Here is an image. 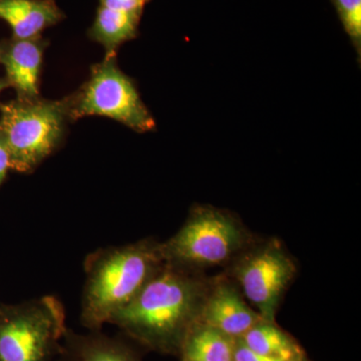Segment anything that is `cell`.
<instances>
[{
	"instance_id": "13",
	"label": "cell",
	"mask_w": 361,
	"mask_h": 361,
	"mask_svg": "<svg viewBox=\"0 0 361 361\" xmlns=\"http://www.w3.org/2000/svg\"><path fill=\"white\" fill-rule=\"evenodd\" d=\"M236 341L198 322L188 334L179 355L180 360L192 361H233Z\"/></svg>"
},
{
	"instance_id": "6",
	"label": "cell",
	"mask_w": 361,
	"mask_h": 361,
	"mask_svg": "<svg viewBox=\"0 0 361 361\" xmlns=\"http://www.w3.org/2000/svg\"><path fill=\"white\" fill-rule=\"evenodd\" d=\"M242 242L243 235L231 217L215 209L199 208L160 249L166 263L216 265L231 257Z\"/></svg>"
},
{
	"instance_id": "21",
	"label": "cell",
	"mask_w": 361,
	"mask_h": 361,
	"mask_svg": "<svg viewBox=\"0 0 361 361\" xmlns=\"http://www.w3.org/2000/svg\"><path fill=\"white\" fill-rule=\"evenodd\" d=\"M180 361H192V360H180Z\"/></svg>"
},
{
	"instance_id": "3",
	"label": "cell",
	"mask_w": 361,
	"mask_h": 361,
	"mask_svg": "<svg viewBox=\"0 0 361 361\" xmlns=\"http://www.w3.org/2000/svg\"><path fill=\"white\" fill-rule=\"evenodd\" d=\"M70 99H16L0 104V135L11 170L30 173L58 148L65 133Z\"/></svg>"
},
{
	"instance_id": "7",
	"label": "cell",
	"mask_w": 361,
	"mask_h": 361,
	"mask_svg": "<svg viewBox=\"0 0 361 361\" xmlns=\"http://www.w3.org/2000/svg\"><path fill=\"white\" fill-rule=\"evenodd\" d=\"M294 274L291 259L279 247L271 245L247 256L237 269L247 298L267 322H274L278 303Z\"/></svg>"
},
{
	"instance_id": "5",
	"label": "cell",
	"mask_w": 361,
	"mask_h": 361,
	"mask_svg": "<svg viewBox=\"0 0 361 361\" xmlns=\"http://www.w3.org/2000/svg\"><path fill=\"white\" fill-rule=\"evenodd\" d=\"M68 116L71 118L106 116L137 133L156 129L155 118L142 101L134 82L118 68L116 56H106L92 68L89 82L75 101H70Z\"/></svg>"
},
{
	"instance_id": "16",
	"label": "cell",
	"mask_w": 361,
	"mask_h": 361,
	"mask_svg": "<svg viewBox=\"0 0 361 361\" xmlns=\"http://www.w3.org/2000/svg\"><path fill=\"white\" fill-rule=\"evenodd\" d=\"M233 361H284L279 358L271 357V356L260 355L256 351L252 350L248 346L241 341V338H237L236 345H235L234 355H233Z\"/></svg>"
},
{
	"instance_id": "2",
	"label": "cell",
	"mask_w": 361,
	"mask_h": 361,
	"mask_svg": "<svg viewBox=\"0 0 361 361\" xmlns=\"http://www.w3.org/2000/svg\"><path fill=\"white\" fill-rule=\"evenodd\" d=\"M164 263L160 244L147 240L106 247L89 254L84 263L80 324L87 330L103 329L137 295Z\"/></svg>"
},
{
	"instance_id": "10",
	"label": "cell",
	"mask_w": 361,
	"mask_h": 361,
	"mask_svg": "<svg viewBox=\"0 0 361 361\" xmlns=\"http://www.w3.org/2000/svg\"><path fill=\"white\" fill-rule=\"evenodd\" d=\"M59 361H141L134 348L123 339L101 330L78 334L66 329L61 341Z\"/></svg>"
},
{
	"instance_id": "19",
	"label": "cell",
	"mask_w": 361,
	"mask_h": 361,
	"mask_svg": "<svg viewBox=\"0 0 361 361\" xmlns=\"http://www.w3.org/2000/svg\"><path fill=\"white\" fill-rule=\"evenodd\" d=\"M6 87H8L6 80H4V78H0V92H1L4 89H6Z\"/></svg>"
},
{
	"instance_id": "4",
	"label": "cell",
	"mask_w": 361,
	"mask_h": 361,
	"mask_svg": "<svg viewBox=\"0 0 361 361\" xmlns=\"http://www.w3.org/2000/svg\"><path fill=\"white\" fill-rule=\"evenodd\" d=\"M66 320L65 306L54 295L0 306V361H51Z\"/></svg>"
},
{
	"instance_id": "15",
	"label": "cell",
	"mask_w": 361,
	"mask_h": 361,
	"mask_svg": "<svg viewBox=\"0 0 361 361\" xmlns=\"http://www.w3.org/2000/svg\"><path fill=\"white\" fill-rule=\"evenodd\" d=\"M339 20L355 47L358 59L361 54V0H331Z\"/></svg>"
},
{
	"instance_id": "18",
	"label": "cell",
	"mask_w": 361,
	"mask_h": 361,
	"mask_svg": "<svg viewBox=\"0 0 361 361\" xmlns=\"http://www.w3.org/2000/svg\"><path fill=\"white\" fill-rule=\"evenodd\" d=\"M11 170V161L4 140L0 135V186L6 180L7 173Z\"/></svg>"
},
{
	"instance_id": "12",
	"label": "cell",
	"mask_w": 361,
	"mask_h": 361,
	"mask_svg": "<svg viewBox=\"0 0 361 361\" xmlns=\"http://www.w3.org/2000/svg\"><path fill=\"white\" fill-rule=\"evenodd\" d=\"M142 11H123L99 6L96 20L90 30V39L103 45L106 56H116V49L135 39Z\"/></svg>"
},
{
	"instance_id": "9",
	"label": "cell",
	"mask_w": 361,
	"mask_h": 361,
	"mask_svg": "<svg viewBox=\"0 0 361 361\" xmlns=\"http://www.w3.org/2000/svg\"><path fill=\"white\" fill-rule=\"evenodd\" d=\"M260 314L246 305L237 291L229 285H220L202 304L199 323L223 334L240 338L259 322Z\"/></svg>"
},
{
	"instance_id": "17",
	"label": "cell",
	"mask_w": 361,
	"mask_h": 361,
	"mask_svg": "<svg viewBox=\"0 0 361 361\" xmlns=\"http://www.w3.org/2000/svg\"><path fill=\"white\" fill-rule=\"evenodd\" d=\"M149 0H101V6L123 11H142Z\"/></svg>"
},
{
	"instance_id": "8",
	"label": "cell",
	"mask_w": 361,
	"mask_h": 361,
	"mask_svg": "<svg viewBox=\"0 0 361 361\" xmlns=\"http://www.w3.org/2000/svg\"><path fill=\"white\" fill-rule=\"evenodd\" d=\"M45 44L42 37L13 39L0 42V63L6 71L7 85L18 99H39V77Z\"/></svg>"
},
{
	"instance_id": "1",
	"label": "cell",
	"mask_w": 361,
	"mask_h": 361,
	"mask_svg": "<svg viewBox=\"0 0 361 361\" xmlns=\"http://www.w3.org/2000/svg\"><path fill=\"white\" fill-rule=\"evenodd\" d=\"M203 304L200 282L185 267L164 263L127 306L111 318L140 345L163 355H180Z\"/></svg>"
},
{
	"instance_id": "11",
	"label": "cell",
	"mask_w": 361,
	"mask_h": 361,
	"mask_svg": "<svg viewBox=\"0 0 361 361\" xmlns=\"http://www.w3.org/2000/svg\"><path fill=\"white\" fill-rule=\"evenodd\" d=\"M63 18L54 0H0V20L11 26L14 39L39 37Z\"/></svg>"
},
{
	"instance_id": "20",
	"label": "cell",
	"mask_w": 361,
	"mask_h": 361,
	"mask_svg": "<svg viewBox=\"0 0 361 361\" xmlns=\"http://www.w3.org/2000/svg\"><path fill=\"white\" fill-rule=\"evenodd\" d=\"M296 361H308V360H306V357H304V358H302V360H296Z\"/></svg>"
},
{
	"instance_id": "14",
	"label": "cell",
	"mask_w": 361,
	"mask_h": 361,
	"mask_svg": "<svg viewBox=\"0 0 361 361\" xmlns=\"http://www.w3.org/2000/svg\"><path fill=\"white\" fill-rule=\"evenodd\" d=\"M240 338L249 348L260 355L284 361L305 357L303 349L295 339L280 329L275 322H259Z\"/></svg>"
}]
</instances>
